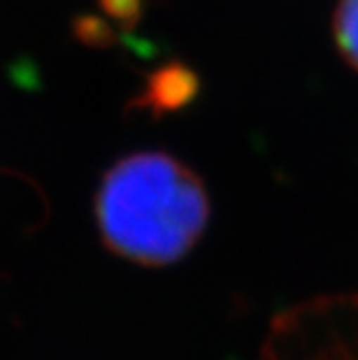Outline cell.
<instances>
[{
	"mask_svg": "<svg viewBox=\"0 0 358 360\" xmlns=\"http://www.w3.org/2000/svg\"><path fill=\"white\" fill-rule=\"evenodd\" d=\"M207 221L210 198L200 177L163 151L121 158L96 193L105 247L138 265L177 263L198 244Z\"/></svg>",
	"mask_w": 358,
	"mask_h": 360,
	"instance_id": "obj_1",
	"label": "cell"
},
{
	"mask_svg": "<svg viewBox=\"0 0 358 360\" xmlns=\"http://www.w3.org/2000/svg\"><path fill=\"white\" fill-rule=\"evenodd\" d=\"M258 360H358V293L324 295L279 314Z\"/></svg>",
	"mask_w": 358,
	"mask_h": 360,
	"instance_id": "obj_2",
	"label": "cell"
},
{
	"mask_svg": "<svg viewBox=\"0 0 358 360\" xmlns=\"http://www.w3.org/2000/svg\"><path fill=\"white\" fill-rule=\"evenodd\" d=\"M335 44L347 63L358 70V0H340L333 17Z\"/></svg>",
	"mask_w": 358,
	"mask_h": 360,
	"instance_id": "obj_3",
	"label": "cell"
},
{
	"mask_svg": "<svg viewBox=\"0 0 358 360\" xmlns=\"http://www.w3.org/2000/svg\"><path fill=\"white\" fill-rule=\"evenodd\" d=\"M103 5L110 14L121 19H128L138 12V0H103Z\"/></svg>",
	"mask_w": 358,
	"mask_h": 360,
	"instance_id": "obj_4",
	"label": "cell"
}]
</instances>
